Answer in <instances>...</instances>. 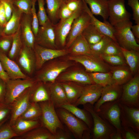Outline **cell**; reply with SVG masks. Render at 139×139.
Instances as JSON below:
<instances>
[{
	"label": "cell",
	"instance_id": "obj_34",
	"mask_svg": "<svg viewBox=\"0 0 139 139\" xmlns=\"http://www.w3.org/2000/svg\"><path fill=\"white\" fill-rule=\"evenodd\" d=\"M65 0H45L47 5L46 11L50 21L55 24L59 20L58 13Z\"/></svg>",
	"mask_w": 139,
	"mask_h": 139
},
{
	"label": "cell",
	"instance_id": "obj_41",
	"mask_svg": "<svg viewBox=\"0 0 139 139\" xmlns=\"http://www.w3.org/2000/svg\"><path fill=\"white\" fill-rule=\"evenodd\" d=\"M37 0H14V4L23 13L31 14L32 6Z\"/></svg>",
	"mask_w": 139,
	"mask_h": 139
},
{
	"label": "cell",
	"instance_id": "obj_57",
	"mask_svg": "<svg viewBox=\"0 0 139 139\" xmlns=\"http://www.w3.org/2000/svg\"><path fill=\"white\" fill-rule=\"evenodd\" d=\"M0 78L6 82L10 79L8 75L4 70L0 60Z\"/></svg>",
	"mask_w": 139,
	"mask_h": 139
},
{
	"label": "cell",
	"instance_id": "obj_3",
	"mask_svg": "<svg viewBox=\"0 0 139 139\" xmlns=\"http://www.w3.org/2000/svg\"><path fill=\"white\" fill-rule=\"evenodd\" d=\"M72 65L71 63L66 61L49 63L39 70L34 78L37 81L44 83H54L58 76Z\"/></svg>",
	"mask_w": 139,
	"mask_h": 139
},
{
	"label": "cell",
	"instance_id": "obj_25",
	"mask_svg": "<svg viewBox=\"0 0 139 139\" xmlns=\"http://www.w3.org/2000/svg\"><path fill=\"white\" fill-rule=\"evenodd\" d=\"M30 100V103H37L50 100L49 91L46 83L37 81L31 87Z\"/></svg>",
	"mask_w": 139,
	"mask_h": 139
},
{
	"label": "cell",
	"instance_id": "obj_33",
	"mask_svg": "<svg viewBox=\"0 0 139 139\" xmlns=\"http://www.w3.org/2000/svg\"><path fill=\"white\" fill-rule=\"evenodd\" d=\"M60 108L66 109L82 120L90 129L92 128L93 123L88 114V112L85 109H81L74 105L69 103L62 105Z\"/></svg>",
	"mask_w": 139,
	"mask_h": 139
},
{
	"label": "cell",
	"instance_id": "obj_36",
	"mask_svg": "<svg viewBox=\"0 0 139 139\" xmlns=\"http://www.w3.org/2000/svg\"><path fill=\"white\" fill-rule=\"evenodd\" d=\"M82 34L89 45L97 43L105 36L91 23L85 29Z\"/></svg>",
	"mask_w": 139,
	"mask_h": 139
},
{
	"label": "cell",
	"instance_id": "obj_48",
	"mask_svg": "<svg viewBox=\"0 0 139 139\" xmlns=\"http://www.w3.org/2000/svg\"><path fill=\"white\" fill-rule=\"evenodd\" d=\"M121 133L122 139H138L139 133L128 127H122Z\"/></svg>",
	"mask_w": 139,
	"mask_h": 139
},
{
	"label": "cell",
	"instance_id": "obj_20",
	"mask_svg": "<svg viewBox=\"0 0 139 139\" xmlns=\"http://www.w3.org/2000/svg\"><path fill=\"white\" fill-rule=\"evenodd\" d=\"M31 15L23 13L21 21V37L23 44L33 49L35 37L32 26Z\"/></svg>",
	"mask_w": 139,
	"mask_h": 139
},
{
	"label": "cell",
	"instance_id": "obj_50",
	"mask_svg": "<svg viewBox=\"0 0 139 139\" xmlns=\"http://www.w3.org/2000/svg\"><path fill=\"white\" fill-rule=\"evenodd\" d=\"M36 2H35L33 3L31 11L32 28L35 37L37 34L39 27V21L35 8Z\"/></svg>",
	"mask_w": 139,
	"mask_h": 139
},
{
	"label": "cell",
	"instance_id": "obj_61",
	"mask_svg": "<svg viewBox=\"0 0 139 139\" xmlns=\"http://www.w3.org/2000/svg\"><path fill=\"white\" fill-rule=\"evenodd\" d=\"M6 120L0 123V127L6 121Z\"/></svg>",
	"mask_w": 139,
	"mask_h": 139
},
{
	"label": "cell",
	"instance_id": "obj_8",
	"mask_svg": "<svg viewBox=\"0 0 139 139\" xmlns=\"http://www.w3.org/2000/svg\"><path fill=\"white\" fill-rule=\"evenodd\" d=\"M37 82L34 78L24 79H10L6 82L5 103L10 105L14 100L25 90L33 86Z\"/></svg>",
	"mask_w": 139,
	"mask_h": 139
},
{
	"label": "cell",
	"instance_id": "obj_7",
	"mask_svg": "<svg viewBox=\"0 0 139 139\" xmlns=\"http://www.w3.org/2000/svg\"><path fill=\"white\" fill-rule=\"evenodd\" d=\"M119 100L122 104L129 107H139V74L138 72L129 81L123 84Z\"/></svg>",
	"mask_w": 139,
	"mask_h": 139
},
{
	"label": "cell",
	"instance_id": "obj_51",
	"mask_svg": "<svg viewBox=\"0 0 139 139\" xmlns=\"http://www.w3.org/2000/svg\"><path fill=\"white\" fill-rule=\"evenodd\" d=\"M0 1L4 5L7 22L11 16L14 7V0H0Z\"/></svg>",
	"mask_w": 139,
	"mask_h": 139
},
{
	"label": "cell",
	"instance_id": "obj_9",
	"mask_svg": "<svg viewBox=\"0 0 139 139\" xmlns=\"http://www.w3.org/2000/svg\"><path fill=\"white\" fill-rule=\"evenodd\" d=\"M69 60L74 61L82 65L86 71L88 73L107 72L110 71V66L105 63L101 57L95 55H72Z\"/></svg>",
	"mask_w": 139,
	"mask_h": 139
},
{
	"label": "cell",
	"instance_id": "obj_26",
	"mask_svg": "<svg viewBox=\"0 0 139 139\" xmlns=\"http://www.w3.org/2000/svg\"><path fill=\"white\" fill-rule=\"evenodd\" d=\"M114 84L121 85L129 81L132 74L126 65L111 66L110 71Z\"/></svg>",
	"mask_w": 139,
	"mask_h": 139
},
{
	"label": "cell",
	"instance_id": "obj_29",
	"mask_svg": "<svg viewBox=\"0 0 139 139\" xmlns=\"http://www.w3.org/2000/svg\"><path fill=\"white\" fill-rule=\"evenodd\" d=\"M22 14L14 6L11 16L4 27L2 35L13 36L18 31L20 28Z\"/></svg>",
	"mask_w": 139,
	"mask_h": 139
},
{
	"label": "cell",
	"instance_id": "obj_4",
	"mask_svg": "<svg viewBox=\"0 0 139 139\" xmlns=\"http://www.w3.org/2000/svg\"><path fill=\"white\" fill-rule=\"evenodd\" d=\"M84 109L91 115L93 120V138L94 139H110L116 129L101 117L94 110L93 105L87 103L83 105Z\"/></svg>",
	"mask_w": 139,
	"mask_h": 139
},
{
	"label": "cell",
	"instance_id": "obj_39",
	"mask_svg": "<svg viewBox=\"0 0 139 139\" xmlns=\"http://www.w3.org/2000/svg\"><path fill=\"white\" fill-rule=\"evenodd\" d=\"M23 45L20 28L18 31L13 36L12 44L8 53V57L13 60L15 59L20 51Z\"/></svg>",
	"mask_w": 139,
	"mask_h": 139
},
{
	"label": "cell",
	"instance_id": "obj_24",
	"mask_svg": "<svg viewBox=\"0 0 139 139\" xmlns=\"http://www.w3.org/2000/svg\"><path fill=\"white\" fill-rule=\"evenodd\" d=\"M84 9L90 16V23L94 25L103 34L109 37L114 41L117 42L114 35L115 29L114 26L107 21L102 22L97 19L91 13L85 2Z\"/></svg>",
	"mask_w": 139,
	"mask_h": 139
},
{
	"label": "cell",
	"instance_id": "obj_59",
	"mask_svg": "<svg viewBox=\"0 0 139 139\" xmlns=\"http://www.w3.org/2000/svg\"><path fill=\"white\" fill-rule=\"evenodd\" d=\"M122 139L121 132L117 130L113 133L110 137V139Z\"/></svg>",
	"mask_w": 139,
	"mask_h": 139
},
{
	"label": "cell",
	"instance_id": "obj_11",
	"mask_svg": "<svg viewBox=\"0 0 139 139\" xmlns=\"http://www.w3.org/2000/svg\"><path fill=\"white\" fill-rule=\"evenodd\" d=\"M33 50L35 57L37 70L40 69L47 62L65 56L68 53L67 49H50L35 44Z\"/></svg>",
	"mask_w": 139,
	"mask_h": 139
},
{
	"label": "cell",
	"instance_id": "obj_43",
	"mask_svg": "<svg viewBox=\"0 0 139 139\" xmlns=\"http://www.w3.org/2000/svg\"><path fill=\"white\" fill-rule=\"evenodd\" d=\"M100 57L104 61L114 66L126 65L123 56L118 55H101Z\"/></svg>",
	"mask_w": 139,
	"mask_h": 139
},
{
	"label": "cell",
	"instance_id": "obj_16",
	"mask_svg": "<svg viewBox=\"0 0 139 139\" xmlns=\"http://www.w3.org/2000/svg\"><path fill=\"white\" fill-rule=\"evenodd\" d=\"M31 87L28 88L16 98L10 105L11 117L9 123L12 125L26 110L29 106Z\"/></svg>",
	"mask_w": 139,
	"mask_h": 139
},
{
	"label": "cell",
	"instance_id": "obj_13",
	"mask_svg": "<svg viewBox=\"0 0 139 139\" xmlns=\"http://www.w3.org/2000/svg\"><path fill=\"white\" fill-rule=\"evenodd\" d=\"M83 11H76L70 18L63 20H60L54 24L56 42L58 49H63L65 47L67 38L73 22Z\"/></svg>",
	"mask_w": 139,
	"mask_h": 139
},
{
	"label": "cell",
	"instance_id": "obj_15",
	"mask_svg": "<svg viewBox=\"0 0 139 139\" xmlns=\"http://www.w3.org/2000/svg\"><path fill=\"white\" fill-rule=\"evenodd\" d=\"M15 59L22 71L28 76L32 75L36 70V58L33 49L23 44Z\"/></svg>",
	"mask_w": 139,
	"mask_h": 139
},
{
	"label": "cell",
	"instance_id": "obj_52",
	"mask_svg": "<svg viewBox=\"0 0 139 139\" xmlns=\"http://www.w3.org/2000/svg\"><path fill=\"white\" fill-rule=\"evenodd\" d=\"M65 0L61 6L58 13L59 20H63L71 17L74 13L71 11L67 7Z\"/></svg>",
	"mask_w": 139,
	"mask_h": 139
},
{
	"label": "cell",
	"instance_id": "obj_14",
	"mask_svg": "<svg viewBox=\"0 0 139 139\" xmlns=\"http://www.w3.org/2000/svg\"><path fill=\"white\" fill-rule=\"evenodd\" d=\"M90 16L86 11H83L74 20L67 38L65 46L68 49L85 29L90 23Z\"/></svg>",
	"mask_w": 139,
	"mask_h": 139
},
{
	"label": "cell",
	"instance_id": "obj_37",
	"mask_svg": "<svg viewBox=\"0 0 139 139\" xmlns=\"http://www.w3.org/2000/svg\"><path fill=\"white\" fill-rule=\"evenodd\" d=\"M41 114V108L39 103H30L27 109L19 118L28 120H38Z\"/></svg>",
	"mask_w": 139,
	"mask_h": 139
},
{
	"label": "cell",
	"instance_id": "obj_46",
	"mask_svg": "<svg viewBox=\"0 0 139 139\" xmlns=\"http://www.w3.org/2000/svg\"><path fill=\"white\" fill-rule=\"evenodd\" d=\"M38 10L37 15L39 24L41 26L44 24L48 19L45 8V0H37Z\"/></svg>",
	"mask_w": 139,
	"mask_h": 139
},
{
	"label": "cell",
	"instance_id": "obj_38",
	"mask_svg": "<svg viewBox=\"0 0 139 139\" xmlns=\"http://www.w3.org/2000/svg\"><path fill=\"white\" fill-rule=\"evenodd\" d=\"M94 83L103 87L114 84L110 71L107 72L88 73Z\"/></svg>",
	"mask_w": 139,
	"mask_h": 139
},
{
	"label": "cell",
	"instance_id": "obj_45",
	"mask_svg": "<svg viewBox=\"0 0 139 139\" xmlns=\"http://www.w3.org/2000/svg\"><path fill=\"white\" fill-rule=\"evenodd\" d=\"M13 36L2 35L0 37V51L5 54L8 53L12 45Z\"/></svg>",
	"mask_w": 139,
	"mask_h": 139
},
{
	"label": "cell",
	"instance_id": "obj_28",
	"mask_svg": "<svg viewBox=\"0 0 139 139\" xmlns=\"http://www.w3.org/2000/svg\"><path fill=\"white\" fill-rule=\"evenodd\" d=\"M60 82L65 90L68 103L74 105L81 96L84 85L71 82Z\"/></svg>",
	"mask_w": 139,
	"mask_h": 139
},
{
	"label": "cell",
	"instance_id": "obj_32",
	"mask_svg": "<svg viewBox=\"0 0 139 139\" xmlns=\"http://www.w3.org/2000/svg\"><path fill=\"white\" fill-rule=\"evenodd\" d=\"M123 56L133 75L138 72L139 51L129 50L121 47Z\"/></svg>",
	"mask_w": 139,
	"mask_h": 139
},
{
	"label": "cell",
	"instance_id": "obj_44",
	"mask_svg": "<svg viewBox=\"0 0 139 139\" xmlns=\"http://www.w3.org/2000/svg\"><path fill=\"white\" fill-rule=\"evenodd\" d=\"M18 136L9 122L5 123L0 127V139H10Z\"/></svg>",
	"mask_w": 139,
	"mask_h": 139
},
{
	"label": "cell",
	"instance_id": "obj_35",
	"mask_svg": "<svg viewBox=\"0 0 139 139\" xmlns=\"http://www.w3.org/2000/svg\"><path fill=\"white\" fill-rule=\"evenodd\" d=\"M16 138L20 139H53V134L46 128L41 126Z\"/></svg>",
	"mask_w": 139,
	"mask_h": 139
},
{
	"label": "cell",
	"instance_id": "obj_23",
	"mask_svg": "<svg viewBox=\"0 0 139 139\" xmlns=\"http://www.w3.org/2000/svg\"><path fill=\"white\" fill-rule=\"evenodd\" d=\"M47 84L49 91L50 100L55 108H60L62 105L68 103L66 93L60 83L55 82Z\"/></svg>",
	"mask_w": 139,
	"mask_h": 139
},
{
	"label": "cell",
	"instance_id": "obj_17",
	"mask_svg": "<svg viewBox=\"0 0 139 139\" xmlns=\"http://www.w3.org/2000/svg\"><path fill=\"white\" fill-rule=\"evenodd\" d=\"M120 102L121 127H129L139 133V107H129Z\"/></svg>",
	"mask_w": 139,
	"mask_h": 139
},
{
	"label": "cell",
	"instance_id": "obj_55",
	"mask_svg": "<svg viewBox=\"0 0 139 139\" xmlns=\"http://www.w3.org/2000/svg\"><path fill=\"white\" fill-rule=\"evenodd\" d=\"M6 91V82L0 78V104L5 103Z\"/></svg>",
	"mask_w": 139,
	"mask_h": 139
},
{
	"label": "cell",
	"instance_id": "obj_62",
	"mask_svg": "<svg viewBox=\"0 0 139 139\" xmlns=\"http://www.w3.org/2000/svg\"><path fill=\"white\" fill-rule=\"evenodd\" d=\"M1 1H0V5H1Z\"/></svg>",
	"mask_w": 139,
	"mask_h": 139
},
{
	"label": "cell",
	"instance_id": "obj_31",
	"mask_svg": "<svg viewBox=\"0 0 139 139\" xmlns=\"http://www.w3.org/2000/svg\"><path fill=\"white\" fill-rule=\"evenodd\" d=\"M90 8L93 15H100L104 21H107L109 17L108 0H84Z\"/></svg>",
	"mask_w": 139,
	"mask_h": 139
},
{
	"label": "cell",
	"instance_id": "obj_21",
	"mask_svg": "<svg viewBox=\"0 0 139 139\" xmlns=\"http://www.w3.org/2000/svg\"><path fill=\"white\" fill-rule=\"evenodd\" d=\"M0 60L4 70L10 79H24L30 78L22 71L16 62L1 51Z\"/></svg>",
	"mask_w": 139,
	"mask_h": 139
},
{
	"label": "cell",
	"instance_id": "obj_56",
	"mask_svg": "<svg viewBox=\"0 0 139 139\" xmlns=\"http://www.w3.org/2000/svg\"><path fill=\"white\" fill-rule=\"evenodd\" d=\"M1 3L0 7V25L4 27L7 22L4 7L3 4L1 2Z\"/></svg>",
	"mask_w": 139,
	"mask_h": 139
},
{
	"label": "cell",
	"instance_id": "obj_12",
	"mask_svg": "<svg viewBox=\"0 0 139 139\" xmlns=\"http://www.w3.org/2000/svg\"><path fill=\"white\" fill-rule=\"evenodd\" d=\"M125 0H108L109 23L114 26L118 23L130 20L131 15L126 10Z\"/></svg>",
	"mask_w": 139,
	"mask_h": 139
},
{
	"label": "cell",
	"instance_id": "obj_60",
	"mask_svg": "<svg viewBox=\"0 0 139 139\" xmlns=\"http://www.w3.org/2000/svg\"><path fill=\"white\" fill-rule=\"evenodd\" d=\"M4 27L0 25V37L3 35Z\"/></svg>",
	"mask_w": 139,
	"mask_h": 139
},
{
	"label": "cell",
	"instance_id": "obj_22",
	"mask_svg": "<svg viewBox=\"0 0 139 139\" xmlns=\"http://www.w3.org/2000/svg\"><path fill=\"white\" fill-rule=\"evenodd\" d=\"M122 91L120 85L114 84L104 87L100 98L93 107L94 110L97 112L105 103L119 100Z\"/></svg>",
	"mask_w": 139,
	"mask_h": 139
},
{
	"label": "cell",
	"instance_id": "obj_1",
	"mask_svg": "<svg viewBox=\"0 0 139 139\" xmlns=\"http://www.w3.org/2000/svg\"><path fill=\"white\" fill-rule=\"evenodd\" d=\"M56 112L60 121L66 126L75 138H89L90 129L82 120L63 108H58Z\"/></svg>",
	"mask_w": 139,
	"mask_h": 139
},
{
	"label": "cell",
	"instance_id": "obj_2",
	"mask_svg": "<svg viewBox=\"0 0 139 139\" xmlns=\"http://www.w3.org/2000/svg\"><path fill=\"white\" fill-rule=\"evenodd\" d=\"M132 25V23L130 20L116 24L114 26L115 36L121 47L128 50L139 51V45L131 30Z\"/></svg>",
	"mask_w": 139,
	"mask_h": 139
},
{
	"label": "cell",
	"instance_id": "obj_10",
	"mask_svg": "<svg viewBox=\"0 0 139 139\" xmlns=\"http://www.w3.org/2000/svg\"><path fill=\"white\" fill-rule=\"evenodd\" d=\"M54 24L48 19L44 24L39 27L35 37V44L46 48L59 49L56 42Z\"/></svg>",
	"mask_w": 139,
	"mask_h": 139
},
{
	"label": "cell",
	"instance_id": "obj_58",
	"mask_svg": "<svg viewBox=\"0 0 139 139\" xmlns=\"http://www.w3.org/2000/svg\"><path fill=\"white\" fill-rule=\"evenodd\" d=\"M131 30L134 36L137 39H139V24L133 25L131 27Z\"/></svg>",
	"mask_w": 139,
	"mask_h": 139
},
{
	"label": "cell",
	"instance_id": "obj_30",
	"mask_svg": "<svg viewBox=\"0 0 139 139\" xmlns=\"http://www.w3.org/2000/svg\"><path fill=\"white\" fill-rule=\"evenodd\" d=\"M18 136H22L36 128L42 126L40 121L28 120L18 118L11 125Z\"/></svg>",
	"mask_w": 139,
	"mask_h": 139
},
{
	"label": "cell",
	"instance_id": "obj_53",
	"mask_svg": "<svg viewBox=\"0 0 139 139\" xmlns=\"http://www.w3.org/2000/svg\"><path fill=\"white\" fill-rule=\"evenodd\" d=\"M10 105L5 103L0 104V123L6 120L9 115L11 113Z\"/></svg>",
	"mask_w": 139,
	"mask_h": 139
},
{
	"label": "cell",
	"instance_id": "obj_27",
	"mask_svg": "<svg viewBox=\"0 0 139 139\" xmlns=\"http://www.w3.org/2000/svg\"><path fill=\"white\" fill-rule=\"evenodd\" d=\"M72 55H94L90 49V45L82 34L78 36L68 49Z\"/></svg>",
	"mask_w": 139,
	"mask_h": 139
},
{
	"label": "cell",
	"instance_id": "obj_49",
	"mask_svg": "<svg viewBox=\"0 0 139 139\" xmlns=\"http://www.w3.org/2000/svg\"><path fill=\"white\" fill-rule=\"evenodd\" d=\"M128 5L133 12V19L136 24H139V0H128Z\"/></svg>",
	"mask_w": 139,
	"mask_h": 139
},
{
	"label": "cell",
	"instance_id": "obj_42",
	"mask_svg": "<svg viewBox=\"0 0 139 139\" xmlns=\"http://www.w3.org/2000/svg\"><path fill=\"white\" fill-rule=\"evenodd\" d=\"M101 55H118L123 56L121 47L117 42L112 40L106 46Z\"/></svg>",
	"mask_w": 139,
	"mask_h": 139
},
{
	"label": "cell",
	"instance_id": "obj_18",
	"mask_svg": "<svg viewBox=\"0 0 139 139\" xmlns=\"http://www.w3.org/2000/svg\"><path fill=\"white\" fill-rule=\"evenodd\" d=\"M103 87L96 84L84 85L81 96L74 105L77 106L89 103L93 105L100 98Z\"/></svg>",
	"mask_w": 139,
	"mask_h": 139
},
{
	"label": "cell",
	"instance_id": "obj_40",
	"mask_svg": "<svg viewBox=\"0 0 139 139\" xmlns=\"http://www.w3.org/2000/svg\"><path fill=\"white\" fill-rule=\"evenodd\" d=\"M112 40L109 37L105 36L98 42L93 45H90L93 54L100 57L106 46Z\"/></svg>",
	"mask_w": 139,
	"mask_h": 139
},
{
	"label": "cell",
	"instance_id": "obj_54",
	"mask_svg": "<svg viewBox=\"0 0 139 139\" xmlns=\"http://www.w3.org/2000/svg\"><path fill=\"white\" fill-rule=\"evenodd\" d=\"M63 129H58L55 134L53 135V139H70L72 138L68 132L63 131Z\"/></svg>",
	"mask_w": 139,
	"mask_h": 139
},
{
	"label": "cell",
	"instance_id": "obj_5",
	"mask_svg": "<svg viewBox=\"0 0 139 139\" xmlns=\"http://www.w3.org/2000/svg\"><path fill=\"white\" fill-rule=\"evenodd\" d=\"M42 114L40 118L41 126L54 135L58 128L64 129L55 107L50 100L39 103Z\"/></svg>",
	"mask_w": 139,
	"mask_h": 139
},
{
	"label": "cell",
	"instance_id": "obj_47",
	"mask_svg": "<svg viewBox=\"0 0 139 139\" xmlns=\"http://www.w3.org/2000/svg\"><path fill=\"white\" fill-rule=\"evenodd\" d=\"M67 8L73 13L83 10L85 2L84 0H65Z\"/></svg>",
	"mask_w": 139,
	"mask_h": 139
},
{
	"label": "cell",
	"instance_id": "obj_6",
	"mask_svg": "<svg viewBox=\"0 0 139 139\" xmlns=\"http://www.w3.org/2000/svg\"><path fill=\"white\" fill-rule=\"evenodd\" d=\"M96 112L116 130L121 132V109L119 100L104 103Z\"/></svg>",
	"mask_w": 139,
	"mask_h": 139
},
{
	"label": "cell",
	"instance_id": "obj_19",
	"mask_svg": "<svg viewBox=\"0 0 139 139\" xmlns=\"http://www.w3.org/2000/svg\"><path fill=\"white\" fill-rule=\"evenodd\" d=\"M56 80L59 82H71L84 85L95 84L88 73L81 70L63 72Z\"/></svg>",
	"mask_w": 139,
	"mask_h": 139
}]
</instances>
